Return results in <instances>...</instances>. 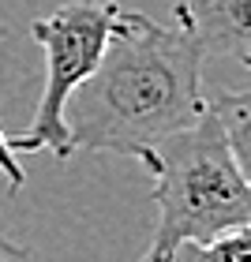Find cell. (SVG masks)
I'll use <instances>...</instances> for the list:
<instances>
[{
  "instance_id": "obj_1",
  "label": "cell",
  "mask_w": 251,
  "mask_h": 262,
  "mask_svg": "<svg viewBox=\"0 0 251 262\" xmlns=\"http://www.w3.org/2000/svg\"><path fill=\"white\" fill-rule=\"evenodd\" d=\"M202 45L180 15L173 23L116 8L109 41L90 79L68 98L71 150L139 158L206 113Z\"/></svg>"
},
{
  "instance_id": "obj_2",
  "label": "cell",
  "mask_w": 251,
  "mask_h": 262,
  "mask_svg": "<svg viewBox=\"0 0 251 262\" xmlns=\"http://www.w3.org/2000/svg\"><path fill=\"white\" fill-rule=\"evenodd\" d=\"M135 161L154 176L150 195L158 202V225L142 258H173L180 244L251 225V184L210 105L195 124L147 146Z\"/></svg>"
},
{
  "instance_id": "obj_3",
  "label": "cell",
  "mask_w": 251,
  "mask_h": 262,
  "mask_svg": "<svg viewBox=\"0 0 251 262\" xmlns=\"http://www.w3.org/2000/svg\"><path fill=\"white\" fill-rule=\"evenodd\" d=\"M116 8L120 4H109V0H68L49 15L34 19L30 34L45 53V86L30 127L8 139V146L15 154L49 150L56 161H68L75 154L68 139L64 109H68V98L98 68Z\"/></svg>"
},
{
  "instance_id": "obj_4",
  "label": "cell",
  "mask_w": 251,
  "mask_h": 262,
  "mask_svg": "<svg viewBox=\"0 0 251 262\" xmlns=\"http://www.w3.org/2000/svg\"><path fill=\"white\" fill-rule=\"evenodd\" d=\"M180 15L206 56H236L251 53V0H180Z\"/></svg>"
},
{
  "instance_id": "obj_5",
  "label": "cell",
  "mask_w": 251,
  "mask_h": 262,
  "mask_svg": "<svg viewBox=\"0 0 251 262\" xmlns=\"http://www.w3.org/2000/svg\"><path fill=\"white\" fill-rule=\"evenodd\" d=\"M244 64L251 68V53L244 56ZM206 105L221 120L225 139H229V146H233V158H236L240 172L251 184V86H244V90H218L214 98H206Z\"/></svg>"
},
{
  "instance_id": "obj_6",
  "label": "cell",
  "mask_w": 251,
  "mask_h": 262,
  "mask_svg": "<svg viewBox=\"0 0 251 262\" xmlns=\"http://www.w3.org/2000/svg\"><path fill=\"white\" fill-rule=\"evenodd\" d=\"M173 262H251V225L229 229L202 244H180Z\"/></svg>"
},
{
  "instance_id": "obj_7",
  "label": "cell",
  "mask_w": 251,
  "mask_h": 262,
  "mask_svg": "<svg viewBox=\"0 0 251 262\" xmlns=\"http://www.w3.org/2000/svg\"><path fill=\"white\" fill-rule=\"evenodd\" d=\"M0 176H4V184L11 187V195H15V191H23V184H27V169L19 165V154L8 146L4 127H0Z\"/></svg>"
},
{
  "instance_id": "obj_8",
  "label": "cell",
  "mask_w": 251,
  "mask_h": 262,
  "mask_svg": "<svg viewBox=\"0 0 251 262\" xmlns=\"http://www.w3.org/2000/svg\"><path fill=\"white\" fill-rule=\"evenodd\" d=\"M0 262H34L27 247H19L15 240H8L4 232H0Z\"/></svg>"
},
{
  "instance_id": "obj_9",
  "label": "cell",
  "mask_w": 251,
  "mask_h": 262,
  "mask_svg": "<svg viewBox=\"0 0 251 262\" xmlns=\"http://www.w3.org/2000/svg\"><path fill=\"white\" fill-rule=\"evenodd\" d=\"M139 262H173V258H139Z\"/></svg>"
}]
</instances>
